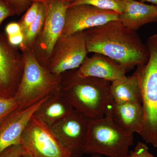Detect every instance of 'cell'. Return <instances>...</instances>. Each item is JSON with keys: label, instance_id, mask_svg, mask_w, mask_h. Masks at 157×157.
<instances>
[{"label": "cell", "instance_id": "1", "mask_svg": "<svg viewBox=\"0 0 157 157\" xmlns=\"http://www.w3.org/2000/svg\"><path fill=\"white\" fill-rule=\"evenodd\" d=\"M89 52L102 54L129 70L145 64L148 48L135 31L113 21L83 31Z\"/></svg>", "mask_w": 157, "mask_h": 157}, {"label": "cell", "instance_id": "2", "mask_svg": "<svg viewBox=\"0 0 157 157\" xmlns=\"http://www.w3.org/2000/svg\"><path fill=\"white\" fill-rule=\"evenodd\" d=\"M60 90L74 109L90 119L104 117L113 104L111 82L93 77H82L76 69L62 74Z\"/></svg>", "mask_w": 157, "mask_h": 157}, {"label": "cell", "instance_id": "3", "mask_svg": "<svg viewBox=\"0 0 157 157\" xmlns=\"http://www.w3.org/2000/svg\"><path fill=\"white\" fill-rule=\"evenodd\" d=\"M24 67L14 98L18 109H24L35 105L59 89L62 75L50 72L37 61L32 49L21 52Z\"/></svg>", "mask_w": 157, "mask_h": 157}, {"label": "cell", "instance_id": "4", "mask_svg": "<svg viewBox=\"0 0 157 157\" xmlns=\"http://www.w3.org/2000/svg\"><path fill=\"white\" fill-rule=\"evenodd\" d=\"M134 143V134L124 131L109 115L90 119L85 154L126 157Z\"/></svg>", "mask_w": 157, "mask_h": 157}, {"label": "cell", "instance_id": "5", "mask_svg": "<svg viewBox=\"0 0 157 157\" xmlns=\"http://www.w3.org/2000/svg\"><path fill=\"white\" fill-rule=\"evenodd\" d=\"M149 52L145 64L137 67L140 74L144 121L140 137L157 148V34L146 43Z\"/></svg>", "mask_w": 157, "mask_h": 157}, {"label": "cell", "instance_id": "6", "mask_svg": "<svg viewBox=\"0 0 157 157\" xmlns=\"http://www.w3.org/2000/svg\"><path fill=\"white\" fill-rule=\"evenodd\" d=\"M42 3L45 18L41 33L32 48L39 63L47 68L56 43L64 28L66 12L72 0H33Z\"/></svg>", "mask_w": 157, "mask_h": 157}, {"label": "cell", "instance_id": "7", "mask_svg": "<svg viewBox=\"0 0 157 157\" xmlns=\"http://www.w3.org/2000/svg\"><path fill=\"white\" fill-rule=\"evenodd\" d=\"M20 144L33 157H73L51 127L35 114L23 132Z\"/></svg>", "mask_w": 157, "mask_h": 157}, {"label": "cell", "instance_id": "8", "mask_svg": "<svg viewBox=\"0 0 157 157\" xmlns=\"http://www.w3.org/2000/svg\"><path fill=\"white\" fill-rule=\"evenodd\" d=\"M88 52L83 32L61 36L54 46L47 69L60 76L67 71L78 69Z\"/></svg>", "mask_w": 157, "mask_h": 157}, {"label": "cell", "instance_id": "9", "mask_svg": "<svg viewBox=\"0 0 157 157\" xmlns=\"http://www.w3.org/2000/svg\"><path fill=\"white\" fill-rule=\"evenodd\" d=\"M18 47L9 43L6 34L0 35V97H14L23 72V56Z\"/></svg>", "mask_w": 157, "mask_h": 157}, {"label": "cell", "instance_id": "10", "mask_svg": "<svg viewBox=\"0 0 157 157\" xmlns=\"http://www.w3.org/2000/svg\"><path fill=\"white\" fill-rule=\"evenodd\" d=\"M89 120L86 116L74 109L70 115L51 127L73 157H81L85 154Z\"/></svg>", "mask_w": 157, "mask_h": 157}, {"label": "cell", "instance_id": "11", "mask_svg": "<svg viewBox=\"0 0 157 157\" xmlns=\"http://www.w3.org/2000/svg\"><path fill=\"white\" fill-rule=\"evenodd\" d=\"M119 15L115 11L98 9L88 5L70 6L67 9L61 36H70L118 20Z\"/></svg>", "mask_w": 157, "mask_h": 157}, {"label": "cell", "instance_id": "12", "mask_svg": "<svg viewBox=\"0 0 157 157\" xmlns=\"http://www.w3.org/2000/svg\"><path fill=\"white\" fill-rule=\"evenodd\" d=\"M49 96L28 108L16 109L0 125V154L10 147L20 144L23 132L29 121Z\"/></svg>", "mask_w": 157, "mask_h": 157}, {"label": "cell", "instance_id": "13", "mask_svg": "<svg viewBox=\"0 0 157 157\" xmlns=\"http://www.w3.org/2000/svg\"><path fill=\"white\" fill-rule=\"evenodd\" d=\"M128 70L120 64L102 54L94 53L86 57L82 64L76 69L82 77H93L111 82L125 76Z\"/></svg>", "mask_w": 157, "mask_h": 157}, {"label": "cell", "instance_id": "14", "mask_svg": "<svg viewBox=\"0 0 157 157\" xmlns=\"http://www.w3.org/2000/svg\"><path fill=\"white\" fill-rule=\"evenodd\" d=\"M106 115H109L121 128L131 134H139L143 128L144 112L142 103L117 104L113 102Z\"/></svg>", "mask_w": 157, "mask_h": 157}, {"label": "cell", "instance_id": "15", "mask_svg": "<svg viewBox=\"0 0 157 157\" xmlns=\"http://www.w3.org/2000/svg\"><path fill=\"white\" fill-rule=\"evenodd\" d=\"M124 9L118 20L132 30L139 29L145 25L157 22V7L135 0H124Z\"/></svg>", "mask_w": 157, "mask_h": 157}, {"label": "cell", "instance_id": "16", "mask_svg": "<svg viewBox=\"0 0 157 157\" xmlns=\"http://www.w3.org/2000/svg\"><path fill=\"white\" fill-rule=\"evenodd\" d=\"M110 93L113 102L116 104L142 103L141 81L138 70L136 69L131 76L125 75L111 82Z\"/></svg>", "mask_w": 157, "mask_h": 157}, {"label": "cell", "instance_id": "17", "mask_svg": "<svg viewBox=\"0 0 157 157\" xmlns=\"http://www.w3.org/2000/svg\"><path fill=\"white\" fill-rule=\"evenodd\" d=\"M74 109L59 88L43 101L35 115L51 127L70 115Z\"/></svg>", "mask_w": 157, "mask_h": 157}, {"label": "cell", "instance_id": "18", "mask_svg": "<svg viewBox=\"0 0 157 157\" xmlns=\"http://www.w3.org/2000/svg\"><path fill=\"white\" fill-rule=\"evenodd\" d=\"M44 18L45 10L43 5L40 2V8L37 17L29 27L28 29L24 36L22 43L18 47L21 51L32 49L36 40L41 33L44 24Z\"/></svg>", "mask_w": 157, "mask_h": 157}, {"label": "cell", "instance_id": "19", "mask_svg": "<svg viewBox=\"0 0 157 157\" xmlns=\"http://www.w3.org/2000/svg\"><path fill=\"white\" fill-rule=\"evenodd\" d=\"M88 5L104 10H109L120 14L124 9V0H72L69 7Z\"/></svg>", "mask_w": 157, "mask_h": 157}, {"label": "cell", "instance_id": "20", "mask_svg": "<svg viewBox=\"0 0 157 157\" xmlns=\"http://www.w3.org/2000/svg\"><path fill=\"white\" fill-rule=\"evenodd\" d=\"M40 2L38 1H34L30 7L29 8L23 15L19 23L21 29V33L24 36L28 29L31 24L33 22L39 13Z\"/></svg>", "mask_w": 157, "mask_h": 157}, {"label": "cell", "instance_id": "21", "mask_svg": "<svg viewBox=\"0 0 157 157\" xmlns=\"http://www.w3.org/2000/svg\"><path fill=\"white\" fill-rule=\"evenodd\" d=\"M18 108V104L14 97H0V125Z\"/></svg>", "mask_w": 157, "mask_h": 157}, {"label": "cell", "instance_id": "22", "mask_svg": "<svg viewBox=\"0 0 157 157\" xmlns=\"http://www.w3.org/2000/svg\"><path fill=\"white\" fill-rule=\"evenodd\" d=\"M13 9L16 15L25 12L30 7L33 0H3Z\"/></svg>", "mask_w": 157, "mask_h": 157}, {"label": "cell", "instance_id": "23", "mask_svg": "<svg viewBox=\"0 0 157 157\" xmlns=\"http://www.w3.org/2000/svg\"><path fill=\"white\" fill-rule=\"evenodd\" d=\"M126 157H156L148 151V147L145 143L137 142L135 149L129 152Z\"/></svg>", "mask_w": 157, "mask_h": 157}, {"label": "cell", "instance_id": "24", "mask_svg": "<svg viewBox=\"0 0 157 157\" xmlns=\"http://www.w3.org/2000/svg\"><path fill=\"white\" fill-rule=\"evenodd\" d=\"M27 152L21 144L10 147L0 154V157H21Z\"/></svg>", "mask_w": 157, "mask_h": 157}, {"label": "cell", "instance_id": "25", "mask_svg": "<svg viewBox=\"0 0 157 157\" xmlns=\"http://www.w3.org/2000/svg\"><path fill=\"white\" fill-rule=\"evenodd\" d=\"M15 15V12L9 4L3 0H0V26L5 19Z\"/></svg>", "mask_w": 157, "mask_h": 157}, {"label": "cell", "instance_id": "26", "mask_svg": "<svg viewBox=\"0 0 157 157\" xmlns=\"http://www.w3.org/2000/svg\"><path fill=\"white\" fill-rule=\"evenodd\" d=\"M5 31L7 36H11L21 33L19 23L16 22H12L6 25Z\"/></svg>", "mask_w": 157, "mask_h": 157}, {"label": "cell", "instance_id": "27", "mask_svg": "<svg viewBox=\"0 0 157 157\" xmlns=\"http://www.w3.org/2000/svg\"><path fill=\"white\" fill-rule=\"evenodd\" d=\"M7 36L9 43L14 47H19L24 40V35L22 33Z\"/></svg>", "mask_w": 157, "mask_h": 157}, {"label": "cell", "instance_id": "28", "mask_svg": "<svg viewBox=\"0 0 157 157\" xmlns=\"http://www.w3.org/2000/svg\"><path fill=\"white\" fill-rule=\"evenodd\" d=\"M140 1L144 3L147 2L151 3L152 5H154L157 7V0H140Z\"/></svg>", "mask_w": 157, "mask_h": 157}, {"label": "cell", "instance_id": "29", "mask_svg": "<svg viewBox=\"0 0 157 157\" xmlns=\"http://www.w3.org/2000/svg\"><path fill=\"white\" fill-rule=\"evenodd\" d=\"M21 157H33L31 155H30L28 153H26L24 155H23Z\"/></svg>", "mask_w": 157, "mask_h": 157}, {"label": "cell", "instance_id": "30", "mask_svg": "<svg viewBox=\"0 0 157 157\" xmlns=\"http://www.w3.org/2000/svg\"><path fill=\"white\" fill-rule=\"evenodd\" d=\"M90 157H104V156L101 155H93Z\"/></svg>", "mask_w": 157, "mask_h": 157}, {"label": "cell", "instance_id": "31", "mask_svg": "<svg viewBox=\"0 0 157 157\" xmlns=\"http://www.w3.org/2000/svg\"></svg>", "mask_w": 157, "mask_h": 157}, {"label": "cell", "instance_id": "32", "mask_svg": "<svg viewBox=\"0 0 157 157\" xmlns=\"http://www.w3.org/2000/svg\"></svg>", "mask_w": 157, "mask_h": 157}]
</instances>
